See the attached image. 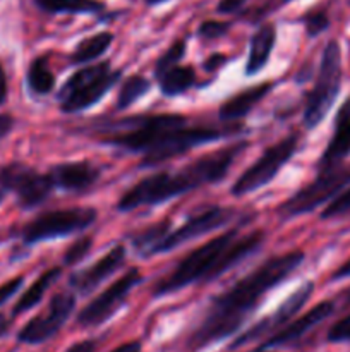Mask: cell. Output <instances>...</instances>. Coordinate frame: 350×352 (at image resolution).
<instances>
[{"mask_svg": "<svg viewBox=\"0 0 350 352\" xmlns=\"http://www.w3.org/2000/svg\"><path fill=\"white\" fill-rule=\"evenodd\" d=\"M14 127V119L7 113H0V138L7 136V134L12 131Z\"/></svg>", "mask_w": 350, "mask_h": 352, "instance_id": "obj_38", "label": "cell"}, {"mask_svg": "<svg viewBox=\"0 0 350 352\" xmlns=\"http://www.w3.org/2000/svg\"><path fill=\"white\" fill-rule=\"evenodd\" d=\"M229 133H232V129L223 131L218 129V127H199L184 124V126L172 131L156 150L148 153L146 157H143L141 167H153V165L161 164V162H167L170 158L178 157V155L185 153V151L192 150V148L222 140Z\"/></svg>", "mask_w": 350, "mask_h": 352, "instance_id": "obj_10", "label": "cell"}, {"mask_svg": "<svg viewBox=\"0 0 350 352\" xmlns=\"http://www.w3.org/2000/svg\"><path fill=\"white\" fill-rule=\"evenodd\" d=\"M288 2H292V0H275V3H277V7L285 6V3H288Z\"/></svg>", "mask_w": 350, "mask_h": 352, "instance_id": "obj_44", "label": "cell"}, {"mask_svg": "<svg viewBox=\"0 0 350 352\" xmlns=\"http://www.w3.org/2000/svg\"><path fill=\"white\" fill-rule=\"evenodd\" d=\"M27 88L34 93V95H48L55 86V76L48 67L47 57H36L30 64L26 74Z\"/></svg>", "mask_w": 350, "mask_h": 352, "instance_id": "obj_25", "label": "cell"}, {"mask_svg": "<svg viewBox=\"0 0 350 352\" xmlns=\"http://www.w3.org/2000/svg\"><path fill=\"white\" fill-rule=\"evenodd\" d=\"M271 88H273L271 82H263V85L244 89V91H240L239 95H235L233 98L226 100V102L220 107V120H223V122H233V120H239L242 119V117H246L247 113L254 109V105H257V103L268 95V91H270Z\"/></svg>", "mask_w": 350, "mask_h": 352, "instance_id": "obj_19", "label": "cell"}, {"mask_svg": "<svg viewBox=\"0 0 350 352\" xmlns=\"http://www.w3.org/2000/svg\"><path fill=\"white\" fill-rule=\"evenodd\" d=\"M54 189L82 192L91 189L100 179V168L89 162H69L58 164L48 172Z\"/></svg>", "mask_w": 350, "mask_h": 352, "instance_id": "obj_17", "label": "cell"}, {"mask_svg": "<svg viewBox=\"0 0 350 352\" xmlns=\"http://www.w3.org/2000/svg\"><path fill=\"white\" fill-rule=\"evenodd\" d=\"M349 184L350 167H335L331 170L321 172L316 177V181H312L311 184L295 192L287 201L281 203L278 212L283 219H292V217L302 215V213H309L323 203L338 196L340 191Z\"/></svg>", "mask_w": 350, "mask_h": 352, "instance_id": "obj_7", "label": "cell"}, {"mask_svg": "<svg viewBox=\"0 0 350 352\" xmlns=\"http://www.w3.org/2000/svg\"><path fill=\"white\" fill-rule=\"evenodd\" d=\"M7 100V76L3 71L2 64H0V105H3Z\"/></svg>", "mask_w": 350, "mask_h": 352, "instance_id": "obj_39", "label": "cell"}, {"mask_svg": "<svg viewBox=\"0 0 350 352\" xmlns=\"http://www.w3.org/2000/svg\"><path fill=\"white\" fill-rule=\"evenodd\" d=\"M312 291H314V284H312V282H307V284H304L302 287H299L294 294L288 296V298L278 306V309L273 315L261 320V322L256 323L253 329H249L247 332H244L242 336L237 337L235 342L230 346V349H239V347L254 342V340L261 339V337L268 336V333H277L278 330L283 329V327L294 318V315H297V313L304 308L307 299L311 298Z\"/></svg>", "mask_w": 350, "mask_h": 352, "instance_id": "obj_14", "label": "cell"}, {"mask_svg": "<svg viewBox=\"0 0 350 352\" xmlns=\"http://www.w3.org/2000/svg\"><path fill=\"white\" fill-rule=\"evenodd\" d=\"M232 210L220 208V206H211V208L202 210L198 215L191 217L184 226H180L175 230H170L165 236V239L154 248L153 256L160 253H168V251L175 250V248L182 246V244L189 243V241H194L196 237L202 236V234L222 229V227H225L232 220Z\"/></svg>", "mask_w": 350, "mask_h": 352, "instance_id": "obj_13", "label": "cell"}, {"mask_svg": "<svg viewBox=\"0 0 350 352\" xmlns=\"http://www.w3.org/2000/svg\"><path fill=\"white\" fill-rule=\"evenodd\" d=\"M112 352H141V342L137 340H130V342L122 344V346L115 347Z\"/></svg>", "mask_w": 350, "mask_h": 352, "instance_id": "obj_40", "label": "cell"}, {"mask_svg": "<svg viewBox=\"0 0 350 352\" xmlns=\"http://www.w3.org/2000/svg\"><path fill=\"white\" fill-rule=\"evenodd\" d=\"M297 151V136L285 138V140L278 141L277 144L268 148L242 175L235 181L232 186L233 196H244L249 192L256 191V189L263 188L268 182L273 181L277 177L278 172L281 170L285 164L290 160Z\"/></svg>", "mask_w": 350, "mask_h": 352, "instance_id": "obj_8", "label": "cell"}, {"mask_svg": "<svg viewBox=\"0 0 350 352\" xmlns=\"http://www.w3.org/2000/svg\"><path fill=\"white\" fill-rule=\"evenodd\" d=\"M143 280L141 272L137 268H130L124 277L113 282L108 289L102 292L98 298L93 299L84 309L78 315V325L84 327V329H91V327H98L105 323L106 320L112 318L115 315L117 309L124 306L126 299L132 292L139 282Z\"/></svg>", "mask_w": 350, "mask_h": 352, "instance_id": "obj_11", "label": "cell"}, {"mask_svg": "<svg viewBox=\"0 0 350 352\" xmlns=\"http://www.w3.org/2000/svg\"><path fill=\"white\" fill-rule=\"evenodd\" d=\"M124 261H126V248L122 244H117L105 256H102L96 263H93L91 267L72 274L71 278H69V284L79 294H89L93 289L98 287L110 275L115 274L122 267Z\"/></svg>", "mask_w": 350, "mask_h": 352, "instance_id": "obj_15", "label": "cell"}, {"mask_svg": "<svg viewBox=\"0 0 350 352\" xmlns=\"http://www.w3.org/2000/svg\"><path fill=\"white\" fill-rule=\"evenodd\" d=\"M2 199H3V191H2V189H0V201H2Z\"/></svg>", "mask_w": 350, "mask_h": 352, "instance_id": "obj_45", "label": "cell"}, {"mask_svg": "<svg viewBox=\"0 0 350 352\" xmlns=\"http://www.w3.org/2000/svg\"><path fill=\"white\" fill-rule=\"evenodd\" d=\"M24 284V277H16V278H10L9 282H5L3 285H0V306L5 305Z\"/></svg>", "mask_w": 350, "mask_h": 352, "instance_id": "obj_34", "label": "cell"}, {"mask_svg": "<svg viewBox=\"0 0 350 352\" xmlns=\"http://www.w3.org/2000/svg\"><path fill=\"white\" fill-rule=\"evenodd\" d=\"M96 351V342L95 340H82V342L72 344L65 352H95Z\"/></svg>", "mask_w": 350, "mask_h": 352, "instance_id": "obj_36", "label": "cell"}, {"mask_svg": "<svg viewBox=\"0 0 350 352\" xmlns=\"http://www.w3.org/2000/svg\"><path fill=\"white\" fill-rule=\"evenodd\" d=\"M144 2H146L148 6H158V3H163L167 2V0H144Z\"/></svg>", "mask_w": 350, "mask_h": 352, "instance_id": "obj_43", "label": "cell"}, {"mask_svg": "<svg viewBox=\"0 0 350 352\" xmlns=\"http://www.w3.org/2000/svg\"><path fill=\"white\" fill-rule=\"evenodd\" d=\"M230 23H225V21H215L208 19L205 23L199 24L198 34L205 40H216V38H222L229 33Z\"/></svg>", "mask_w": 350, "mask_h": 352, "instance_id": "obj_31", "label": "cell"}, {"mask_svg": "<svg viewBox=\"0 0 350 352\" xmlns=\"http://www.w3.org/2000/svg\"><path fill=\"white\" fill-rule=\"evenodd\" d=\"M329 342H350V315L336 322L328 332Z\"/></svg>", "mask_w": 350, "mask_h": 352, "instance_id": "obj_33", "label": "cell"}, {"mask_svg": "<svg viewBox=\"0 0 350 352\" xmlns=\"http://www.w3.org/2000/svg\"><path fill=\"white\" fill-rule=\"evenodd\" d=\"M247 0H220L218 6H216V10L220 14H233L239 12L244 6H246Z\"/></svg>", "mask_w": 350, "mask_h": 352, "instance_id": "obj_35", "label": "cell"}, {"mask_svg": "<svg viewBox=\"0 0 350 352\" xmlns=\"http://www.w3.org/2000/svg\"><path fill=\"white\" fill-rule=\"evenodd\" d=\"M158 79H160V89L165 96H178L194 86L196 72L191 65H175Z\"/></svg>", "mask_w": 350, "mask_h": 352, "instance_id": "obj_23", "label": "cell"}, {"mask_svg": "<svg viewBox=\"0 0 350 352\" xmlns=\"http://www.w3.org/2000/svg\"><path fill=\"white\" fill-rule=\"evenodd\" d=\"M277 41V28L275 24H263L256 33L253 34L249 48V57L246 64V74L254 76L263 71L264 65L270 60L271 50Z\"/></svg>", "mask_w": 350, "mask_h": 352, "instance_id": "obj_20", "label": "cell"}, {"mask_svg": "<svg viewBox=\"0 0 350 352\" xmlns=\"http://www.w3.org/2000/svg\"><path fill=\"white\" fill-rule=\"evenodd\" d=\"M93 246V239L89 236L79 237L72 246H69V250L64 254V263L65 265H75L82 260V258L88 256L89 250Z\"/></svg>", "mask_w": 350, "mask_h": 352, "instance_id": "obj_30", "label": "cell"}, {"mask_svg": "<svg viewBox=\"0 0 350 352\" xmlns=\"http://www.w3.org/2000/svg\"><path fill=\"white\" fill-rule=\"evenodd\" d=\"M302 23H304L305 33L311 38H314L321 34L323 31L328 30L329 17L325 10H311V12H307L302 17Z\"/></svg>", "mask_w": 350, "mask_h": 352, "instance_id": "obj_29", "label": "cell"}, {"mask_svg": "<svg viewBox=\"0 0 350 352\" xmlns=\"http://www.w3.org/2000/svg\"><path fill=\"white\" fill-rule=\"evenodd\" d=\"M225 62H226L225 55L215 54V55H211V57H209L208 60L205 62V69H206V71H215V69H218L220 65L225 64Z\"/></svg>", "mask_w": 350, "mask_h": 352, "instance_id": "obj_37", "label": "cell"}, {"mask_svg": "<svg viewBox=\"0 0 350 352\" xmlns=\"http://www.w3.org/2000/svg\"><path fill=\"white\" fill-rule=\"evenodd\" d=\"M170 220H163V222L154 223V226L148 227L143 232L136 234V236L132 237V244L134 248H136L137 253H139L141 256H153L154 248H156L158 244L165 239V236L170 232Z\"/></svg>", "mask_w": 350, "mask_h": 352, "instance_id": "obj_26", "label": "cell"}, {"mask_svg": "<svg viewBox=\"0 0 350 352\" xmlns=\"http://www.w3.org/2000/svg\"><path fill=\"white\" fill-rule=\"evenodd\" d=\"M0 189L12 191L21 208L31 210L47 201L54 184L48 174H38L24 164H10L0 168Z\"/></svg>", "mask_w": 350, "mask_h": 352, "instance_id": "obj_9", "label": "cell"}, {"mask_svg": "<svg viewBox=\"0 0 350 352\" xmlns=\"http://www.w3.org/2000/svg\"><path fill=\"white\" fill-rule=\"evenodd\" d=\"M9 327H10L9 320H7L3 315H0V337H3L7 332H9Z\"/></svg>", "mask_w": 350, "mask_h": 352, "instance_id": "obj_42", "label": "cell"}, {"mask_svg": "<svg viewBox=\"0 0 350 352\" xmlns=\"http://www.w3.org/2000/svg\"><path fill=\"white\" fill-rule=\"evenodd\" d=\"M151 88L150 81L143 76H130L120 86L119 96H117V109L124 110L129 109L134 102L141 98L148 89Z\"/></svg>", "mask_w": 350, "mask_h": 352, "instance_id": "obj_27", "label": "cell"}, {"mask_svg": "<svg viewBox=\"0 0 350 352\" xmlns=\"http://www.w3.org/2000/svg\"><path fill=\"white\" fill-rule=\"evenodd\" d=\"M120 76L122 72L113 71L110 62H100V64L79 69L65 81L58 93L62 110L74 113L95 105L106 91L113 88Z\"/></svg>", "mask_w": 350, "mask_h": 352, "instance_id": "obj_4", "label": "cell"}, {"mask_svg": "<svg viewBox=\"0 0 350 352\" xmlns=\"http://www.w3.org/2000/svg\"><path fill=\"white\" fill-rule=\"evenodd\" d=\"M96 210L93 208H65L51 210L38 215L23 227L21 237L26 246L43 243V241L60 239L82 232L96 222Z\"/></svg>", "mask_w": 350, "mask_h": 352, "instance_id": "obj_6", "label": "cell"}, {"mask_svg": "<svg viewBox=\"0 0 350 352\" xmlns=\"http://www.w3.org/2000/svg\"><path fill=\"white\" fill-rule=\"evenodd\" d=\"M345 213H350V189L336 196L331 205L326 206L325 212L321 213V219H335V217L345 215Z\"/></svg>", "mask_w": 350, "mask_h": 352, "instance_id": "obj_32", "label": "cell"}, {"mask_svg": "<svg viewBox=\"0 0 350 352\" xmlns=\"http://www.w3.org/2000/svg\"><path fill=\"white\" fill-rule=\"evenodd\" d=\"M342 82V50L338 41L331 40L323 52L318 78L309 93L304 110V124L307 129L319 126L335 103Z\"/></svg>", "mask_w": 350, "mask_h": 352, "instance_id": "obj_5", "label": "cell"}, {"mask_svg": "<svg viewBox=\"0 0 350 352\" xmlns=\"http://www.w3.org/2000/svg\"><path fill=\"white\" fill-rule=\"evenodd\" d=\"M75 308V298L71 292H58L48 302L47 309L34 316L33 320L24 325V329L17 333V340L21 344H36L47 342L48 339L55 337L58 330L64 327L69 316L72 315Z\"/></svg>", "mask_w": 350, "mask_h": 352, "instance_id": "obj_12", "label": "cell"}, {"mask_svg": "<svg viewBox=\"0 0 350 352\" xmlns=\"http://www.w3.org/2000/svg\"><path fill=\"white\" fill-rule=\"evenodd\" d=\"M264 243L261 230L239 237V230L220 234L198 250L189 253L170 274L154 285L153 296L172 294L196 282H211L222 277L247 256L256 253Z\"/></svg>", "mask_w": 350, "mask_h": 352, "instance_id": "obj_3", "label": "cell"}, {"mask_svg": "<svg viewBox=\"0 0 350 352\" xmlns=\"http://www.w3.org/2000/svg\"><path fill=\"white\" fill-rule=\"evenodd\" d=\"M302 261V251L270 258L247 277L233 284L229 291L213 299L205 320L189 340L192 349H202L235 333L244 325L247 316L259 306L261 299L285 278L290 277L292 272L301 267Z\"/></svg>", "mask_w": 350, "mask_h": 352, "instance_id": "obj_1", "label": "cell"}, {"mask_svg": "<svg viewBox=\"0 0 350 352\" xmlns=\"http://www.w3.org/2000/svg\"><path fill=\"white\" fill-rule=\"evenodd\" d=\"M350 155V98L347 100L338 110L335 119V131L326 146L325 153L321 155L318 162L319 172L331 170L340 167L343 158Z\"/></svg>", "mask_w": 350, "mask_h": 352, "instance_id": "obj_18", "label": "cell"}, {"mask_svg": "<svg viewBox=\"0 0 350 352\" xmlns=\"http://www.w3.org/2000/svg\"><path fill=\"white\" fill-rule=\"evenodd\" d=\"M347 277H350V260H347L345 263H343L342 267L333 274L331 280H342V278H347Z\"/></svg>", "mask_w": 350, "mask_h": 352, "instance_id": "obj_41", "label": "cell"}, {"mask_svg": "<svg viewBox=\"0 0 350 352\" xmlns=\"http://www.w3.org/2000/svg\"><path fill=\"white\" fill-rule=\"evenodd\" d=\"M184 54H185L184 40H178L175 41V43H172L170 48H168L165 54H161V57L158 58L156 65H154V74H156V78H160L161 74H165L167 71L174 69L175 65L180 62V58L184 57Z\"/></svg>", "mask_w": 350, "mask_h": 352, "instance_id": "obj_28", "label": "cell"}, {"mask_svg": "<svg viewBox=\"0 0 350 352\" xmlns=\"http://www.w3.org/2000/svg\"><path fill=\"white\" fill-rule=\"evenodd\" d=\"M60 275H62L60 268H51V270H47L45 274H41L40 277H38V280H34L33 285H31V287L27 289L23 296H21V299L17 301V305L14 306L12 315L17 316V315H21V313H26V311H30L31 308H34V306H36L38 302L43 299L45 292H47L48 289H50L51 285L58 280V277H60Z\"/></svg>", "mask_w": 350, "mask_h": 352, "instance_id": "obj_21", "label": "cell"}, {"mask_svg": "<svg viewBox=\"0 0 350 352\" xmlns=\"http://www.w3.org/2000/svg\"><path fill=\"white\" fill-rule=\"evenodd\" d=\"M247 148V143H237L229 148L209 153L199 158L194 164L177 172H160L137 182L119 199L117 208L120 212H132L141 206H154L174 199L184 192L194 191L201 186L222 181L229 168L240 153Z\"/></svg>", "mask_w": 350, "mask_h": 352, "instance_id": "obj_2", "label": "cell"}, {"mask_svg": "<svg viewBox=\"0 0 350 352\" xmlns=\"http://www.w3.org/2000/svg\"><path fill=\"white\" fill-rule=\"evenodd\" d=\"M113 41V34L108 31H102V33H96L93 36L86 38L81 43L75 47V50L72 52L71 62L72 64H88V62L95 60L100 55L105 54L108 50V47Z\"/></svg>", "mask_w": 350, "mask_h": 352, "instance_id": "obj_24", "label": "cell"}, {"mask_svg": "<svg viewBox=\"0 0 350 352\" xmlns=\"http://www.w3.org/2000/svg\"><path fill=\"white\" fill-rule=\"evenodd\" d=\"M34 3L48 14H98L105 9L100 0H34Z\"/></svg>", "mask_w": 350, "mask_h": 352, "instance_id": "obj_22", "label": "cell"}, {"mask_svg": "<svg viewBox=\"0 0 350 352\" xmlns=\"http://www.w3.org/2000/svg\"><path fill=\"white\" fill-rule=\"evenodd\" d=\"M333 311H335V302L331 301L319 302V305H316L311 311H307L299 320L288 323V325H285L283 329L278 330L277 333H273V336H271L270 339L261 346V351L271 349V347L292 346V344H295L297 340H301L305 333L311 332L314 327H318L319 323L325 322Z\"/></svg>", "mask_w": 350, "mask_h": 352, "instance_id": "obj_16", "label": "cell"}]
</instances>
